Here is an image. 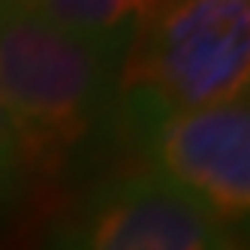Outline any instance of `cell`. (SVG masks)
I'll return each instance as SVG.
<instances>
[{
  "label": "cell",
  "instance_id": "obj_1",
  "mask_svg": "<svg viewBox=\"0 0 250 250\" xmlns=\"http://www.w3.org/2000/svg\"><path fill=\"white\" fill-rule=\"evenodd\" d=\"M121 55L40 19L30 3H0V105L24 181H55L118 127Z\"/></svg>",
  "mask_w": 250,
  "mask_h": 250
},
{
  "label": "cell",
  "instance_id": "obj_2",
  "mask_svg": "<svg viewBox=\"0 0 250 250\" xmlns=\"http://www.w3.org/2000/svg\"><path fill=\"white\" fill-rule=\"evenodd\" d=\"M250 3L184 0L145 3L118 61V127L247 100Z\"/></svg>",
  "mask_w": 250,
  "mask_h": 250
},
{
  "label": "cell",
  "instance_id": "obj_3",
  "mask_svg": "<svg viewBox=\"0 0 250 250\" xmlns=\"http://www.w3.org/2000/svg\"><path fill=\"white\" fill-rule=\"evenodd\" d=\"M51 250H238L232 229L145 169L100 181L69 211Z\"/></svg>",
  "mask_w": 250,
  "mask_h": 250
},
{
  "label": "cell",
  "instance_id": "obj_4",
  "mask_svg": "<svg viewBox=\"0 0 250 250\" xmlns=\"http://www.w3.org/2000/svg\"><path fill=\"white\" fill-rule=\"evenodd\" d=\"M136 139L148 169L166 178L223 226L250 211V109L247 100L166 115Z\"/></svg>",
  "mask_w": 250,
  "mask_h": 250
},
{
  "label": "cell",
  "instance_id": "obj_5",
  "mask_svg": "<svg viewBox=\"0 0 250 250\" xmlns=\"http://www.w3.org/2000/svg\"><path fill=\"white\" fill-rule=\"evenodd\" d=\"M145 3H127V0H48V3H30L40 19L55 27L73 33V37L124 55L130 33L142 15Z\"/></svg>",
  "mask_w": 250,
  "mask_h": 250
},
{
  "label": "cell",
  "instance_id": "obj_6",
  "mask_svg": "<svg viewBox=\"0 0 250 250\" xmlns=\"http://www.w3.org/2000/svg\"><path fill=\"white\" fill-rule=\"evenodd\" d=\"M24 184L21 160H19V145H15L12 127L6 121V112L0 105V205L9 202Z\"/></svg>",
  "mask_w": 250,
  "mask_h": 250
}]
</instances>
